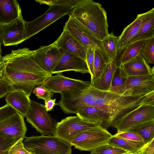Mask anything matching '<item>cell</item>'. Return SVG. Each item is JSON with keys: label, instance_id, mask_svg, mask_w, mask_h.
Listing matches in <instances>:
<instances>
[{"label": "cell", "instance_id": "5b68a950", "mask_svg": "<svg viewBox=\"0 0 154 154\" xmlns=\"http://www.w3.org/2000/svg\"><path fill=\"white\" fill-rule=\"evenodd\" d=\"M60 94L61 99L56 105L66 114H76L85 106H97L96 89L91 85L87 89L65 91Z\"/></svg>", "mask_w": 154, "mask_h": 154}, {"label": "cell", "instance_id": "d590c367", "mask_svg": "<svg viewBox=\"0 0 154 154\" xmlns=\"http://www.w3.org/2000/svg\"><path fill=\"white\" fill-rule=\"evenodd\" d=\"M32 93L38 99H42L44 101L51 98L54 94L49 89L41 85L35 87L33 89Z\"/></svg>", "mask_w": 154, "mask_h": 154}, {"label": "cell", "instance_id": "30bf717a", "mask_svg": "<svg viewBox=\"0 0 154 154\" xmlns=\"http://www.w3.org/2000/svg\"><path fill=\"white\" fill-rule=\"evenodd\" d=\"M68 20L64 27L82 45L87 48H89L99 49L107 61L110 60L104 51L101 41L97 39L85 26L71 15L69 14Z\"/></svg>", "mask_w": 154, "mask_h": 154}, {"label": "cell", "instance_id": "4fadbf2b", "mask_svg": "<svg viewBox=\"0 0 154 154\" xmlns=\"http://www.w3.org/2000/svg\"><path fill=\"white\" fill-rule=\"evenodd\" d=\"M153 91L154 72L147 75L128 76L121 95L126 96H141Z\"/></svg>", "mask_w": 154, "mask_h": 154}, {"label": "cell", "instance_id": "d6a6232c", "mask_svg": "<svg viewBox=\"0 0 154 154\" xmlns=\"http://www.w3.org/2000/svg\"><path fill=\"white\" fill-rule=\"evenodd\" d=\"M17 141L10 135L0 134V154H8L11 148Z\"/></svg>", "mask_w": 154, "mask_h": 154}, {"label": "cell", "instance_id": "2e32d148", "mask_svg": "<svg viewBox=\"0 0 154 154\" xmlns=\"http://www.w3.org/2000/svg\"><path fill=\"white\" fill-rule=\"evenodd\" d=\"M25 21L21 16L9 24L0 25V33L4 46L17 45L25 41Z\"/></svg>", "mask_w": 154, "mask_h": 154}, {"label": "cell", "instance_id": "7402d4cb", "mask_svg": "<svg viewBox=\"0 0 154 154\" xmlns=\"http://www.w3.org/2000/svg\"><path fill=\"white\" fill-rule=\"evenodd\" d=\"M120 66L128 76L147 75L154 72V66L151 68L140 53L134 59Z\"/></svg>", "mask_w": 154, "mask_h": 154}, {"label": "cell", "instance_id": "e575fe53", "mask_svg": "<svg viewBox=\"0 0 154 154\" xmlns=\"http://www.w3.org/2000/svg\"><path fill=\"white\" fill-rule=\"evenodd\" d=\"M127 153L124 150L108 144L97 148L91 151L90 154H123Z\"/></svg>", "mask_w": 154, "mask_h": 154}, {"label": "cell", "instance_id": "f6af8a7d", "mask_svg": "<svg viewBox=\"0 0 154 154\" xmlns=\"http://www.w3.org/2000/svg\"><path fill=\"white\" fill-rule=\"evenodd\" d=\"M134 154H140V152Z\"/></svg>", "mask_w": 154, "mask_h": 154}, {"label": "cell", "instance_id": "cb8c5ba5", "mask_svg": "<svg viewBox=\"0 0 154 154\" xmlns=\"http://www.w3.org/2000/svg\"><path fill=\"white\" fill-rule=\"evenodd\" d=\"M154 36V8H153L147 12L141 14V23L139 31L131 42L139 39Z\"/></svg>", "mask_w": 154, "mask_h": 154}, {"label": "cell", "instance_id": "52a82bcc", "mask_svg": "<svg viewBox=\"0 0 154 154\" xmlns=\"http://www.w3.org/2000/svg\"><path fill=\"white\" fill-rule=\"evenodd\" d=\"M25 117L27 122L42 135L55 136L57 122L51 117L43 104L31 100L30 109Z\"/></svg>", "mask_w": 154, "mask_h": 154}, {"label": "cell", "instance_id": "d4e9b609", "mask_svg": "<svg viewBox=\"0 0 154 154\" xmlns=\"http://www.w3.org/2000/svg\"><path fill=\"white\" fill-rule=\"evenodd\" d=\"M141 14L137 15L135 20L125 28L119 36V51H122L131 42L138 33L141 24Z\"/></svg>", "mask_w": 154, "mask_h": 154}, {"label": "cell", "instance_id": "7bdbcfd3", "mask_svg": "<svg viewBox=\"0 0 154 154\" xmlns=\"http://www.w3.org/2000/svg\"><path fill=\"white\" fill-rule=\"evenodd\" d=\"M3 70V64L2 60H0V78H2Z\"/></svg>", "mask_w": 154, "mask_h": 154}, {"label": "cell", "instance_id": "277c9868", "mask_svg": "<svg viewBox=\"0 0 154 154\" xmlns=\"http://www.w3.org/2000/svg\"><path fill=\"white\" fill-rule=\"evenodd\" d=\"M24 147L31 154H71L72 146L55 136L26 137Z\"/></svg>", "mask_w": 154, "mask_h": 154}, {"label": "cell", "instance_id": "ee69618b", "mask_svg": "<svg viewBox=\"0 0 154 154\" xmlns=\"http://www.w3.org/2000/svg\"><path fill=\"white\" fill-rule=\"evenodd\" d=\"M2 44V38L1 37V36L0 33V60H1L2 58L3 57H2V48L1 46Z\"/></svg>", "mask_w": 154, "mask_h": 154}, {"label": "cell", "instance_id": "b9f144b4", "mask_svg": "<svg viewBox=\"0 0 154 154\" xmlns=\"http://www.w3.org/2000/svg\"><path fill=\"white\" fill-rule=\"evenodd\" d=\"M56 98L54 99H49L45 101L44 105L46 110L48 112L53 109L54 106L57 105L55 102Z\"/></svg>", "mask_w": 154, "mask_h": 154}, {"label": "cell", "instance_id": "3957f363", "mask_svg": "<svg viewBox=\"0 0 154 154\" xmlns=\"http://www.w3.org/2000/svg\"><path fill=\"white\" fill-rule=\"evenodd\" d=\"M101 41L109 34L106 12L102 5L92 0H83L69 14Z\"/></svg>", "mask_w": 154, "mask_h": 154}, {"label": "cell", "instance_id": "8992f818", "mask_svg": "<svg viewBox=\"0 0 154 154\" xmlns=\"http://www.w3.org/2000/svg\"><path fill=\"white\" fill-rule=\"evenodd\" d=\"M24 117L6 103L0 107V134L10 135L17 140L26 137Z\"/></svg>", "mask_w": 154, "mask_h": 154}, {"label": "cell", "instance_id": "ba28073f", "mask_svg": "<svg viewBox=\"0 0 154 154\" xmlns=\"http://www.w3.org/2000/svg\"><path fill=\"white\" fill-rule=\"evenodd\" d=\"M74 7L54 5L43 14L30 21L24 23L25 41L43 30L61 17L69 14Z\"/></svg>", "mask_w": 154, "mask_h": 154}, {"label": "cell", "instance_id": "f35d334b", "mask_svg": "<svg viewBox=\"0 0 154 154\" xmlns=\"http://www.w3.org/2000/svg\"><path fill=\"white\" fill-rule=\"evenodd\" d=\"M21 138L17 140L11 148L8 154H31L24 147Z\"/></svg>", "mask_w": 154, "mask_h": 154}, {"label": "cell", "instance_id": "ac0fdd59", "mask_svg": "<svg viewBox=\"0 0 154 154\" xmlns=\"http://www.w3.org/2000/svg\"><path fill=\"white\" fill-rule=\"evenodd\" d=\"M76 114L83 120L98 125L106 130L110 127L109 116L106 111L98 106H84Z\"/></svg>", "mask_w": 154, "mask_h": 154}, {"label": "cell", "instance_id": "ffe728a7", "mask_svg": "<svg viewBox=\"0 0 154 154\" xmlns=\"http://www.w3.org/2000/svg\"><path fill=\"white\" fill-rule=\"evenodd\" d=\"M7 103L11 106L24 117L31 107L30 97L20 91L12 90L5 96Z\"/></svg>", "mask_w": 154, "mask_h": 154}, {"label": "cell", "instance_id": "484cf974", "mask_svg": "<svg viewBox=\"0 0 154 154\" xmlns=\"http://www.w3.org/2000/svg\"><path fill=\"white\" fill-rule=\"evenodd\" d=\"M153 36L147 37L135 41L127 45L123 50L119 60L118 66L137 57L140 53L146 41Z\"/></svg>", "mask_w": 154, "mask_h": 154}, {"label": "cell", "instance_id": "e0dca14e", "mask_svg": "<svg viewBox=\"0 0 154 154\" xmlns=\"http://www.w3.org/2000/svg\"><path fill=\"white\" fill-rule=\"evenodd\" d=\"M61 56L58 63L52 70L53 74L72 71L82 74L89 73L86 61L74 54L60 49Z\"/></svg>", "mask_w": 154, "mask_h": 154}, {"label": "cell", "instance_id": "d6986e66", "mask_svg": "<svg viewBox=\"0 0 154 154\" xmlns=\"http://www.w3.org/2000/svg\"><path fill=\"white\" fill-rule=\"evenodd\" d=\"M55 42L60 49L75 55L86 60L87 48L82 45L64 27Z\"/></svg>", "mask_w": 154, "mask_h": 154}, {"label": "cell", "instance_id": "7a4b0ae2", "mask_svg": "<svg viewBox=\"0 0 154 154\" xmlns=\"http://www.w3.org/2000/svg\"><path fill=\"white\" fill-rule=\"evenodd\" d=\"M96 89L97 106L106 111L109 116L110 127L115 128L122 118L144 103L148 94L126 96Z\"/></svg>", "mask_w": 154, "mask_h": 154}, {"label": "cell", "instance_id": "8d00e7d4", "mask_svg": "<svg viewBox=\"0 0 154 154\" xmlns=\"http://www.w3.org/2000/svg\"><path fill=\"white\" fill-rule=\"evenodd\" d=\"M114 135L129 140L144 143L143 139L139 135L130 130L117 133Z\"/></svg>", "mask_w": 154, "mask_h": 154}, {"label": "cell", "instance_id": "83f0119b", "mask_svg": "<svg viewBox=\"0 0 154 154\" xmlns=\"http://www.w3.org/2000/svg\"><path fill=\"white\" fill-rule=\"evenodd\" d=\"M104 51L110 60H116L119 51V36L112 32L101 41Z\"/></svg>", "mask_w": 154, "mask_h": 154}, {"label": "cell", "instance_id": "f546056e", "mask_svg": "<svg viewBox=\"0 0 154 154\" xmlns=\"http://www.w3.org/2000/svg\"><path fill=\"white\" fill-rule=\"evenodd\" d=\"M129 130L139 135L146 145L154 139V121L140 124Z\"/></svg>", "mask_w": 154, "mask_h": 154}, {"label": "cell", "instance_id": "4dcf8cb0", "mask_svg": "<svg viewBox=\"0 0 154 154\" xmlns=\"http://www.w3.org/2000/svg\"><path fill=\"white\" fill-rule=\"evenodd\" d=\"M108 62L101 51L96 48L94 51L93 79L92 82L100 74L105 65Z\"/></svg>", "mask_w": 154, "mask_h": 154}, {"label": "cell", "instance_id": "6da1fadb", "mask_svg": "<svg viewBox=\"0 0 154 154\" xmlns=\"http://www.w3.org/2000/svg\"><path fill=\"white\" fill-rule=\"evenodd\" d=\"M33 50L27 48L12 50L3 57L2 79L12 90L23 91L30 97L34 88L41 85L52 74L42 68L33 57Z\"/></svg>", "mask_w": 154, "mask_h": 154}, {"label": "cell", "instance_id": "ab89813d", "mask_svg": "<svg viewBox=\"0 0 154 154\" xmlns=\"http://www.w3.org/2000/svg\"><path fill=\"white\" fill-rule=\"evenodd\" d=\"M12 89L10 85L7 82L0 78V99L5 96Z\"/></svg>", "mask_w": 154, "mask_h": 154}, {"label": "cell", "instance_id": "bcb514c9", "mask_svg": "<svg viewBox=\"0 0 154 154\" xmlns=\"http://www.w3.org/2000/svg\"><path fill=\"white\" fill-rule=\"evenodd\" d=\"M123 154H131L130 153H126Z\"/></svg>", "mask_w": 154, "mask_h": 154}, {"label": "cell", "instance_id": "7c38bea8", "mask_svg": "<svg viewBox=\"0 0 154 154\" xmlns=\"http://www.w3.org/2000/svg\"><path fill=\"white\" fill-rule=\"evenodd\" d=\"M154 121V105H142L122 118L115 128L117 133L125 131L140 124Z\"/></svg>", "mask_w": 154, "mask_h": 154}, {"label": "cell", "instance_id": "1f68e13d", "mask_svg": "<svg viewBox=\"0 0 154 154\" xmlns=\"http://www.w3.org/2000/svg\"><path fill=\"white\" fill-rule=\"evenodd\" d=\"M140 54L147 64H154V36L146 41L141 50Z\"/></svg>", "mask_w": 154, "mask_h": 154}, {"label": "cell", "instance_id": "5bb4252c", "mask_svg": "<svg viewBox=\"0 0 154 154\" xmlns=\"http://www.w3.org/2000/svg\"><path fill=\"white\" fill-rule=\"evenodd\" d=\"M41 85L54 93L75 90L85 89L91 86L89 81H84L66 77L62 73L52 75Z\"/></svg>", "mask_w": 154, "mask_h": 154}, {"label": "cell", "instance_id": "9c48e42d", "mask_svg": "<svg viewBox=\"0 0 154 154\" xmlns=\"http://www.w3.org/2000/svg\"><path fill=\"white\" fill-rule=\"evenodd\" d=\"M112 136L107 130L99 126L80 133L69 144L81 151L91 152L108 144L109 139Z\"/></svg>", "mask_w": 154, "mask_h": 154}, {"label": "cell", "instance_id": "8fae6325", "mask_svg": "<svg viewBox=\"0 0 154 154\" xmlns=\"http://www.w3.org/2000/svg\"><path fill=\"white\" fill-rule=\"evenodd\" d=\"M99 126L85 121L77 116H69L57 122L55 136L70 143L80 133Z\"/></svg>", "mask_w": 154, "mask_h": 154}, {"label": "cell", "instance_id": "74e56055", "mask_svg": "<svg viewBox=\"0 0 154 154\" xmlns=\"http://www.w3.org/2000/svg\"><path fill=\"white\" fill-rule=\"evenodd\" d=\"M95 48H87L86 54V61L88 68L89 74L91 77L90 84L93 82L94 72V51Z\"/></svg>", "mask_w": 154, "mask_h": 154}, {"label": "cell", "instance_id": "836d02e7", "mask_svg": "<svg viewBox=\"0 0 154 154\" xmlns=\"http://www.w3.org/2000/svg\"><path fill=\"white\" fill-rule=\"evenodd\" d=\"M35 1L40 4H45L49 6L57 5L75 7L83 0H36Z\"/></svg>", "mask_w": 154, "mask_h": 154}, {"label": "cell", "instance_id": "60d3db41", "mask_svg": "<svg viewBox=\"0 0 154 154\" xmlns=\"http://www.w3.org/2000/svg\"><path fill=\"white\" fill-rule=\"evenodd\" d=\"M140 152V154H154V139L146 145Z\"/></svg>", "mask_w": 154, "mask_h": 154}, {"label": "cell", "instance_id": "9a60e30c", "mask_svg": "<svg viewBox=\"0 0 154 154\" xmlns=\"http://www.w3.org/2000/svg\"><path fill=\"white\" fill-rule=\"evenodd\" d=\"M61 56L60 49L55 41L49 45L41 46L33 50V57L36 63L43 70L51 73Z\"/></svg>", "mask_w": 154, "mask_h": 154}, {"label": "cell", "instance_id": "603a6c76", "mask_svg": "<svg viewBox=\"0 0 154 154\" xmlns=\"http://www.w3.org/2000/svg\"><path fill=\"white\" fill-rule=\"evenodd\" d=\"M117 66L116 60H110L105 65L100 74L91 85L98 90L109 91L113 74Z\"/></svg>", "mask_w": 154, "mask_h": 154}, {"label": "cell", "instance_id": "f1b7e54d", "mask_svg": "<svg viewBox=\"0 0 154 154\" xmlns=\"http://www.w3.org/2000/svg\"><path fill=\"white\" fill-rule=\"evenodd\" d=\"M128 75L121 66L116 67L112 77L109 91L121 95L126 82Z\"/></svg>", "mask_w": 154, "mask_h": 154}, {"label": "cell", "instance_id": "44dd1931", "mask_svg": "<svg viewBox=\"0 0 154 154\" xmlns=\"http://www.w3.org/2000/svg\"><path fill=\"white\" fill-rule=\"evenodd\" d=\"M22 16L17 0H0V25L9 24Z\"/></svg>", "mask_w": 154, "mask_h": 154}, {"label": "cell", "instance_id": "4316f807", "mask_svg": "<svg viewBox=\"0 0 154 154\" xmlns=\"http://www.w3.org/2000/svg\"><path fill=\"white\" fill-rule=\"evenodd\" d=\"M108 144L131 154L140 152L146 145L143 143L132 141L114 135L109 139Z\"/></svg>", "mask_w": 154, "mask_h": 154}]
</instances>
